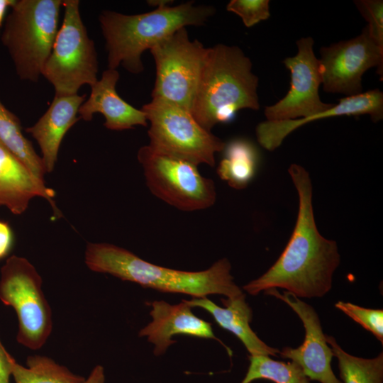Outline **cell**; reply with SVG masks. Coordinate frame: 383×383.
Wrapping results in <instances>:
<instances>
[{"mask_svg": "<svg viewBox=\"0 0 383 383\" xmlns=\"http://www.w3.org/2000/svg\"><path fill=\"white\" fill-rule=\"evenodd\" d=\"M245 376L240 383L267 379L274 383H311L301 367L293 361L282 362L269 355H249Z\"/></svg>", "mask_w": 383, "mask_h": 383, "instance_id": "cell-24", "label": "cell"}, {"mask_svg": "<svg viewBox=\"0 0 383 383\" xmlns=\"http://www.w3.org/2000/svg\"><path fill=\"white\" fill-rule=\"evenodd\" d=\"M226 9L239 16L248 28L267 20L270 16L269 0H231Z\"/></svg>", "mask_w": 383, "mask_h": 383, "instance_id": "cell-26", "label": "cell"}, {"mask_svg": "<svg viewBox=\"0 0 383 383\" xmlns=\"http://www.w3.org/2000/svg\"><path fill=\"white\" fill-rule=\"evenodd\" d=\"M156 67L152 99L191 110L208 48L182 28L150 50Z\"/></svg>", "mask_w": 383, "mask_h": 383, "instance_id": "cell-10", "label": "cell"}, {"mask_svg": "<svg viewBox=\"0 0 383 383\" xmlns=\"http://www.w3.org/2000/svg\"><path fill=\"white\" fill-rule=\"evenodd\" d=\"M265 294L285 302L297 314L305 330L304 340L299 347H284L279 350V355L297 363L310 380L320 383H342L332 370L333 354L326 340L320 318L313 307L286 291L281 294L277 289H270L265 291Z\"/></svg>", "mask_w": 383, "mask_h": 383, "instance_id": "cell-13", "label": "cell"}, {"mask_svg": "<svg viewBox=\"0 0 383 383\" xmlns=\"http://www.w3.org/2000/svg\"><path fill=\"white\" fill-rule=\"evenodd\" d=\"M313 40L301 38L296 41L298 52L284 60L291 74L290 88L276 104L265 107L267 121L307 118L329 109L333 104L321 101L318 89L322 76L318 59L313 52Z\"/></svg>", "mask_w": 383, "mask_h": 383, "instance_id": "cell-12", "label": "cell"}, {"mask_svg": "<svg viewBox=\"0 0 383 383\" xmlns=\"http://www.w3.org/2000/svg\"><path fill=\"white\" fill-rule=\"evenodd\" d=\"M86 95H55L49 108L39 120L26 129L38 142L46 173L55 167L61 142L79 119L78 111Z\"/></svg>", "mask_w": 383, "mask_h": 383, "instance_id": "cell-18", "label": "cell"}, {"mask_svg": "<svg viewBox=\"0 0 383 383\" xmlns=\"http://www.w3.org/2000/svg\"><path fill=\"white\" fill-rule=\"evenodd\" d=\"M183 301L192 307H199L209 312L222 328L234 334L244 345L250 355L277 357L279 350L265 343L252 330L251 308L245 301V295L233 299H222L225 307H221L207 297H192Z\"/></svg>", "mask_w": 383, "mask_h": 383, "instance_id": "cell-19", "label": "cell"}, {"mask_svg": "<svg viewBox=\"0 0 383 383\" xmlns=\"http://www.w3.org/2000/svg\"><path fill=\"white\" fill-rule=\"evenodd\" d=\"M0 141L9 149L40 181L46 173L43 163L32 143L22 133L19 119L0 101Z\"/></svg>", "mask_w": 383, "mask_h": 383, "instance_id": "cell-21", "label": "cell"}, {"mask_svg": "<svg viewBox=\"0 0 383 383\" xmlns=\"http://www.w3.org/2000/svg\"><path fill=\"white\" fill-rule=\"evenodd\" d=\"M288 171L299 198L292 234L271 267L243 289L252 296L281 288L299 299L322 297L332 288L340 255L336 242L323 237L316 227L309 173L295 163L289 166Z\"/></svg>", "mask_w": 383, "mask_h": 383, "instance_id": "cell-1", "label": "cell"}, {"mask_svg": "<svg viewBox=\"0 0 383 383\" xmlns=\"http://www.w3.org/2000/svg\"><path fill=\"white\" fill-rule=\"evenodd\" d=\"M84 383H105L104 367L100 365L95 366Z\"/></svg>", "mask_w": 383, "mask_h": 383, "instance_id": "cell-30", "label": "cell"}, {"mask_svg": "<svg viewBox=\"0 0 383 383\" xmlns=\"http://www.w3.org/2000/svg\"><path fill=\"white\" fill-rule=\"evenodd\" d=\"M326 340L338 361L342 383H383V353L374 358H362L346 353L334 337L326 335Z\"/></svg>", "mask_w": 383, "mask_h": 383, "instance_id": "cell-22", "label": "cell"}, {"mask_svg": "<svg viewBox=\"0 0 383 383\" xmlns=\"http://www.w3.org/2000/svg\"><path fill=\"white\" fill-rule=\"evenodd\" d=\"M85 263L91 271L109 274L162 292L198 298L222 294L233 299L244 294L233 281L231 265L226 258L218 260L206 270L187 272L148 262L112 244L89 243L85 252Z\"/></svg>", "mask_w": 383, "mask_h": 383, "instance_id": "cell-2", "label": "cell"}, {"mask_svg": "<svg viewBox=\"0 0 383 383\" xmlns=\"http://www.w3.org/2000/svg\"><path fill=\"white\" fill-rule=\"evenodd\" d=\"M35 196L47 199L56 214L60 215L53 201L55 192L38 179L0 141V206L6 207L15 215H20Z\"/></svg>", "mask_w": 383, "mask_h": 383, "instance_id": "cell-17", "label": "cell"}, {"mask_svg": "<svg viewBox=\"0 0 383 383\" xmlns=\"http://www.w3.org/2000/svg\"><path fill=\"white\" fill-rule=\"evenodd\" d=\"M61 0H16L1 35L18 76L38 82L58 31Z\"/></svg>", "mask_w": 383, "mask_h": 383, "instance_id": "cell-5", "label": "cell"}, {"mask_svg": "<svg viewBox=\"0 0 383 383\" xmlns=\"http://www.w3.org/2000/svg\"><path fill=\"white\" fill-rule=\"evenodd\" d=\"M368 114L373 122L383 117V94L378 89H372L360 94L348 96L333 104L327 111L307 118L265 121L256 127V136L260 145L269 151L279 148L285 138L298 128L313 121L340 116H359Z\"/></svg>", "mask_w": 383, "mask_h": 383, "instance_id": "cell-15", "label": "cell"}, {"mask_svg": "<svg viewBox=\"0 0 383 383\" xmlns=\"http://www.w3.org/2000/svg\"><path fill=\"white\" fill-rule=\"evenodd\" d=\"M258 78L250 60L235 46L217 44L208 48L190 112L211 131L231 122L238 111L258 110Z\"/></svg>", "mask_w": 383, "mask_h": 383, "instance_id": "cell-4", "label": "cell"}, {"mask_svg": "<svg viewBox=\"0 0 383 383\" xmlns=\"http://www.w3.org/2000/svg\"><path fill=\"white\" fill-rule=\"evenodd\" d=\"M16 0H0V29L2 26L6 11L8 7H12Z\"/></svg>", "mask_w": 383, "mask_h": 383, "instance_id": "cell-31", "label": "cell"}, {"mask_svg": "<svg viewBox=\"0 0 383 383\" xmlns=\"http://www.w3.org/2000/svg\"><path fill=\"white\" fill-rule=\"evenodd\" d=\"M215 13L209 6L189 1L175 6H159L153 11L126 15L104 11L99 23L108 51L109 69L122 65L138 74L143 70V52L187 26L204 25Z\"/></svg>", "mask_w": 383, "mask_h": 383, "instance_id": "cell-3", "label": "cell"}, {"mask_svg": "<svg viewBox=\"0 0 383 383\" xmlns=\"http://www.w3.org/2000/svg\"><path fill=\"white\" fill-rule=\"evenodd\" d=\"M26 365L14 361L12 377L16 383H84L86 379L46 356L30 355Z\"/></svg>", "mask_w": 383, "mask_h": 383, "instance_id": "cell-23", "label": "cell"}, {"mask_svg": "<svg viewBox=\"0 0 383 383\" xmlns=\"http://www.w3.org/2000/svg\"><path fill=\"white\" fill-rule=\"evenodd\" d=\"M335 307L372 333L383 343V310L361 307L350 302L338 301Z\"/></svg>", "mask_w": 383, "mask_h": 383, "instance_id": "cell-25", "label": "cell"}, {"mask_svg": "<svg viewBox=\"0 0 383 383\" xmlns=\"http://www.w3.org/2000/svg\"><path fill=\"white\" fill-rule=\"evenodd\" d=\"M142 111L150 123L148 133L152 148L197 165H215V154L226 143L204 129L190 111L160 99H152Z\"/></svg>", "mask_w": 383, "mask_h": 383, "instance_id": "cell-8", "label": "cell"}, {"mask_svg": "<svg viewBox=\"0 0 383 383\" xmlns=\"http://www.w3.org/2000/svg\"><path fill=\"white\" fill-rule=\"evenodd\" d=\"M42 283L26 258L11 255L1 268L0 301L16 313L17 342L31 350L42 348L52 329V311Z\"/></svg>", "mask_w": 383, "mask_h": 383, "instance_id": "cell-7", "label": "cell"}, {"mask_svg": "<svg viewBox=\"0 0 383 383\" xmlns=\"http://www.w3.org/2000/svg\"><path fill=\"white\" fill-rule=\"evenodd\" d=\"M150 306L152 321L138 335L146 336L148 340L154 344L153 353L156 356L162 355L175 343L172 338L177 335L216 340L226 349L230 357L232 356V350L214 335L211 324L194 315L192 307L183 300L177 304L162 300L154 301Z\"/></svg>", "mask_w": 383, "mask_h": 383, "instance_id": "cell-14", "label": "cell"}, {"mask_svg": "<svg viewBox=\"0 0 383 383\" xmlns=\"http://www.w3.org/2000/svg\"><path fill=\"white\" fill-rule=\"evenodd\" d=\"M15 359L9 353L0 340V383H10Z\"/></svg>", "mask_w": 383, "mask_h": 383, "instance_id": "cell-29", "label": "cell"}, {"mask_svg": "<svg viewBox=\"0 0 383 383\" xmlns=\"http://www.w3.org/2000/svg\"><path fill=\"white\" fill-rule=\"evenodd\" d=\"M13 245V234L9 224L0 220V260L6 257Z\"/></svg>", "mask_w": 383, "mask_h": 383, "instance_id": "cell-28", "label": "cell"}, {"mask_svg": "<svg viewBox=\"0 0 383 383\" xmlns=\"http://www.w3.org/2000/svg\"><path fill=\"white\" fill-rule=\"evenodd\" d=\"M318 59L325 91L348 96L362 91V77L377 67L382 77L383 49L371 38L367 26L358 36L321 49Z\"/></svg>", "mask_w": 383, "mask_h": 383, "instance_id": "cell-11", "label": "cell"}, {"mask_svg": "<svg viewBox=\"0 0 383 383\" xmlns=\"http://www.w3.org/2000/svg\"><path fill=\"white\" fill-rule=\"evenodd\" d=\"M138 159L150 192L170 205L192 211L215 203L214 182L200 174L197 165L160 152L149 145L140 148Z\"/></svg>", "mask_w": 383, "mask_h": 383, "instance_id": "cell-9", "label": "cell"}, {"mask_svg": "<svg viewBox=\"0 0 383 383\" xmlns=\"http://www.w3.org/2000/svg\"><path fill=\"white\" fill-rule=\"evenodd\" d=\"M358 11L367 21L371 38L383 49V1L382 0L355 1Z\"/></svg>", "mask_w": 383, "mask_h": 383, "instance_id": "cell-27", "label": "cell"}, {"mask_svg": "<svg viewBox=\"0 0 383 383\" xmlns=\"http://www.w3.org/2000/svg\"><path fill=\"white\" fill-rule=\"evenodd\" d=\"M62 23L42 75L55 88V95L77 94L84 84L97 81L98 60L94 41L89 37L79 13V1H62Z\"/></svg>", "mask_w": 383, "mask_h": 383, "instance_id": "cell-6", "label": "cell"}, {"mask_svg": "<svg viewBox=\"0 0 383 383\" xmlns=\"http://www.w3.org/2000/svg\"><path fill=\"white\" fill-rule=\"evenodd\" d=\"M119 79L116 70L108 69L92 87L90 96L80 106L78 113L86 121L92 119L94 113H100L104 118V126L110 130L123 131L136 126H148L145 113L124 101L117 93L116 85Z\"/></svg>", "mask_w": 383, "mask_h": 383, "instance_id": "cell-16", "label": "cell"}, {"mask_svg": "<svg viewBox=\"0 0 383 383\" xmlns=\"http://www.w3.org/2000/svg\"><path fill=\"white\" fill-rule=\"evenodd\" d=\"M223 155L217 168L218 177L232 188H245L256 174L259 154L254 144L236 138L225 144Z\"/></svg>", "mask_w": 383, "mask_h": 383, "instance_id": "cell-20", "label": "cell"}]
</instances>
